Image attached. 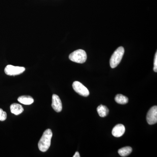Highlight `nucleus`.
Returning a JSON list of instances; mask_svg holds the SVG:
<instances>
[{
	"label": "nucleus",
	"instance_id": "nucleus-4",
	"mask_svg": "<svg viewBox=\"0 0 157 157\" xmlns=\"http://www.w3.org/2000/svg\"><path fill=\"white\" fill-rule=\"evenodd\" d=\"M25 68L24 67H17L9 65L6 66L5 69V72L9 76H16L21 74L25 71Z\"/></svg>",
	"mask_w": 157,
	"mask_h": 157
},
{
	"label": "nucleus",
	"instance_id": "nucleus-7",
	"mask_svg": "<svg viewBox=\"0 0 157 157\" xmlns=\"http://www.w3.org/2000/svg\"><path fill=\"white\" fill-rule=\"evenodd\" d=\"M52 107L57 112H60L62 110V104L60 99L58 96L53 94L52 97Z\"/></svg>",
	"mask_w": 157,
	"mask_h": 157
},
{
	"label": "nucleus",
	"instance_id": "nucleus-5",
	"mask_svg": "<svg viewBox=\"0 0 157 157\" xmlns=\"http://www.w3.org/2000/svg\"><path fill=\"white\" fill-rule=\"evenodd\" d=\"M73 90L77 94L83 97H87L90 95V92L87 88L78 81H75L73 84Z\"/></svg>",
	"mask_w": 157,
	"mask_h": 157
},
{
	"label": "nucleus",
	"instance_id": "nucleus-2",
	"mask_svg": "<svg viewBox=\"0 0 157 157\" xmlns=\"http://www.w3.org/2000/svg\"><path fill=\"white\" fill-rule=\"evenodd\" d=\"M124 53V49L120 46L113 52L109 60L110 66L112 68H115L119 64Z\"/></svg>",
	"mask_w": 157,
	"mask_h": 157
},
{
	"label": "nucleus",
	"instance_id": "nucleus-10",
	"mask_svg": "<svg viewBox=\"0 0 157 157\" xmlns=\"http://www.w3.org/2000/svg\"><path fill=\"white\" fill-rule=\"evenodd\" d=\"M17 101L25 105H30L34 102L33 99L29 96H21L17 99Z\"/></svg>",
	"mask_w": 157,
	"mask_h": 157
},
{
	"label": "nucleus",
	"instance_id": "nucleus-14",
	"mask_svg": "<svg viewBox=\"0 0 157 157\" xmlns=\"http://www.w3.org/2000/svg\"><path fill=\"white\" fill-rule=\"evenodd\" d=\"M7 113L0 108V121H4L7 118Z\"/></svg>",
	"mask_w": 157,
	"mask_h": 157
},
{
	"label": "nucleus",
	"instance_id": "nucleus-11",
	"mask_svg": "<svg viewBox=\"0 0 157 157\" xmlns=\"http://www.w3.org/2000/svg\"><path fill=\"white\" fill-rule=\"evenodd\" d=\"M98 114L101 117H104L107 116L109 113V109L104 105H101L97 108Z\"/></svg>",
	"mask_w": 157,
	"mask_h": 157
},
{
	"label": "nucleus",
	"instance_id": "nucleus-16",
	"mask_svg": "<svg viewBox=\"0 0 157 157\" xmlns=\"http://www.w3.org/2000/svg\"><path fill=\"white\" fill-rule=\"evenodd\" d=\"M73 157H80V155H79V153L78 151H76V153L74 155Z\"/></svg>",
	"mask_w": 157,
	"mask_h": 157
},
{
	"label": "nucleus",
	"instance_id": "nucleus-1",
	"mask_svg": "<svg viewBox=\"0 0 157 157\" xmlns=\"http://www.w3.org/2000/svg\"><path fill=\"white\" fill-rule=\"evenodd\" d=\"M52 137L51 130L48 129L45 130L38 143V147L40 151L45 152L48 150L50 146Z\"/></svg>",
	"mask_w": 157,
	"mask_h": 157
},
{
	"label": "nucleus",
	"instance_id": "nucleus-3",
	"mask_svg": "<svg viewBox=\"0 0 157 157\" xmlns=\"http://www.w3.org/2000/svg\"><path fill=\"white\" fill-rule=\"evenodd\" d=\"M69 59L73 62L78 63H83L86 61L87 55L84 50L78 49L70 54Z\"/></svg>",
	"mask_w": 157,
	"mask_h": 157
},
{
	"label": "nucleus",
	"instance_id": "nucleus-9",
	"mask_svg": "<svg viewBox=\"0 0 157 157\" xmlns=\"http://www.w3.org/2000/svg\"><path fill=\"white\" fill-rule=\"evenodd\" d=\"M10 109L11 113L18 115L22 113L24 111V109L21 105L20 104L14 103L11 104L10 106Z\"/></svg>",
	"mask_w": 157,
	"mask_h": 157
},
{
	"label": "nucleus",
	"instance_id": "nucleus-6",
	"mask_svg": "<svg viewBox=\"0 0 157 157\" xmlns=\"http://www.w3.org/2000/svg\"><path fill=\"white\" fill-rule=\"evenodd\" d=\"M147 121L150 125L154 124L157 122V107L154 106L151 108L147 112Z\"/></svg>",
	"mask_w": 157,
	"mask_h": 157
},
{
	"label": "nucleus",
	"instance_id": "nucleus-12",
	"mask_svg": "<svg viewBox=\"0 0 157 157\" xmlns=\"http://www.w3.org/2000/svg\"><path fill=\"white\" fill-rule=\"evenodd\" d=\"M132 147L128 146L120 149L118 152L121 156L126 157L132 153Z\"/></svg>",
	"mask_w": 157,
	"mask_h": 157
},
{
	"label": "nucleus",
	"instance_id": "nucleus-13",
	"mask_svg": "<svg viewBox=\"0 0 157 157\" xmlns=\"http://www.w3.org/2000/svg\"><path fill=\"white\" fill-rule=\"evenodd\" d=\"M116 102L119 104H126L128 102V99L126 96L122 94L117 95L115 98Z\"/></svg>",
	"mask_w": 157,
	"mask_h": 157
},
{
	"label": "nucleus",
	"instance_id": "nucleus-8",
	"mask_svg": "<svg viewBox=\"0 0 157 157\" xmlns=\"http://www.w3.org/2000/svg\"><path fill=\"white\" fill-rule=\"evenodd\" d=\"M125 132V128L124 125L122 124H118L116 125L113 129L112 134L114 137H121L124 134Z\"/></svg>",
	"mask_w": 157,
	"mask_h": 157
},
{
	"label": "nucleus",
	"instance_id": "nucleus-15",
	"mask_svg": "<svg viewBox=\"0 0 157 157\" xmlns=\"http://www.w3.org/2000/svg\"><path fill=\"white\" fill-rule=\"evenodd\" d=\"M154 71L155 72H157V52H156L155 55L154 63Z\"/></svg>",
	"mask_w": 157,
	"mask_h": 157
}]
</instances>
